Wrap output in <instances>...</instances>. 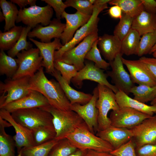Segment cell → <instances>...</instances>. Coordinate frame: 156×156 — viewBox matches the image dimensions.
<instances>
[{"label":"cell","mask_w":156,"mask_h":156,"mask_svg":"<svg viewBox=\"0 0 156 156\" xmlns=\"http://www.w3.org/2000/svg\"><path fill=\"white\" fill-rule=\"evenodd\" d=\"M93 94L91 99L87 103L83 105L77 103L71 105L70 109L82 118L89 130L94 134L98 130L99 112L96 107V103L99 96L97 87L94 89Z\"/></svg>","instance_id":"14"},{"label":"cell","mask_w":156,"mask_h":156,"mask_svg":"<svg viewBox=\"0 0 156 156\" xmlns=\"http://www.w3.org/2000/svg\"><path fill=\"white\" fill-rule=\"evenodd\" d=\"M11 114L16 122L31 130L41 126H53L51 114L41 108L20 109Z\"/></svg>","instance_id":"7"},{"label":"cell","mask_w":156,"mask_h":156,"mask_svg":"<svg viewBox=\"0 0 156 156\" xmlns=\"http://www.w3.org/2000/svg\"><path fill=\"white\" fill-rule=\"evenodd\" d=\"M130 93L133 94V99L145 103L152 101L156 96V86H151L144 84L135 86L131 89Z\"/></svg>","instance_id":"32"},{"label":"cell","mask_w":156,"mask_h":156,"mask_svg":"<svg viewBox=\"0 0 156 156\" xmlns=\"http://www.w3.org/2000/svg\"></svg>","instance_id":"57"},{"label":"cell","mask_w":156,"mask_h":156,"mask_svg":"<svg viewBox=\"0 0 156 156\" xmlns=\"http://www.w3.org/2000/svg\"><path fill=\"white\" fill-rule=\"evenodd\" d=\"M10 126L9 122L0 117V156H15V141L5 130Z\"/></svg>","instance_id":"27"},{"label":"cell","mask_w":156,"mask_h":156,"mask_svg":"<svg viewBox=\"0 0 156 156\" xmlns=\"http://www.w3.org/2000/svg\"><path fill=\"white\" fill-rule=\"evenodd\" d=\"M31 90L36 91L43 95L50 105L57 109L71 110V104L59 83L53 79L49 80L41 67L29 80Z\"/></svg>","instance_id":"1"},{"label":"cell","mask_w":156,"mask_h":156,"mask_svg":"<svg viewBox=\"0 0 156 156\" xmlns=\"http://www.w3.org/2000/svg\"><path fill=\"white\" fill-rule=\"evenodd\" d=\"M86 151L77 149L76 151L68 156H85Z\"/></svg>","instance_id":"51"},{"label":"cell","mask_w":156,"mask_h":156,"mask_svg":"<svg viewBox=\"0 0 156 156\" xmlns=\"http://www.w3.org/2000/svg\"><path fill=\"white\" fill-rule=\"evenodd\" d=\"M141 36L132 29L121 41V52L127 56L137 55Z\"/></svg>","instance_id":"31"},{"label":"cell","mask_w":156,"mask_h":156,"mask_svg":"<svg viewBox=\"0 0 156 156\" xmlns=\"http://www.w3.org/2000/svg\"><path fill=\"white\" fill-rule=\"evenodd\" d=\"M133 18L123 13L118 24L115 26L114 35L122 41L131 29Z\"/></svg>","instance_id":"39"},{"label":"cell","mask_w":156,"mask_h":156,"mask_svg":"<svg viewBox=\"0 0 156 156\" xmlns=\"http://www.w3.org/2000/svg\"><path fill=\"white\" fill-rule=\"evenodd\" d=\"M85 156H116L110 153L99 152L91 150L86 151Z\"/></svg>","instance_id":"50"},{"label":"cell","mask_w":156,"mask_h":156,"mask_svg":"<svg viewBox=\"0 0 156 156\" xmlns=\"http://www.w3.org/2000/svg\"><path fill=\"white\" fill-rule=\"evenodd\" d=\"M18 64L15 59L6 54L4 51L0 52V74L12 78L18 70Z\"/></svg>","instance_id":"35"},{"label":"cell","mask_w":156,"mask_h":156,"mask_svg":"<svg viewBox=\"0 0 156 156\" xmlns=\"http://www.w3.org/2000/svg\"><path fill=\"white\" fill-rule=\"evenodd\" d=\"M0 117L9 122L14 127L16 134L13 137L18 153L23 147L34 146L31 130L16 122L10 113L0 109Z\"/></svg>","instance_id":"17"},{"label":"cell","mask_w":156,"mask_h":156,"mask_svg":"<svg viewBox=\"0 0 156 156\" xmlns=\"http://www.w3.org/2000/svg\"><path fill=\"white\" fill-rule=\"evenodd\" d=\"M85 64L84 67L78 71L76 75L71 80V82L77 88H81L83 81L88 80L107 86L115 94L119 91L114 85L109 82L107 79L108 76L103 70L96 67L92 62H86Z\"/></svg>","instance_id":"12"},{"label":"cell","mask_w":156,"mask_h":156,"mask_svg":"<svg viewBox=\"0 0 156 156\" xmlns=\"http://www.w3.org/2000/svg\"><path fill=\"white\" fill-rule=\"evenodd\" d=\"M50 105L48 100L43 95L31 90L26 96L9 103L2 108L11 113L19 109L36 107L42 108Z\"/></svg>","instance_id":"19"},{"label":"cell","mask_w":156,"mask_h":156,"mask_svg":"<svg viewBox=\"0 0 156 156\" xmlns=\"http://www.w3.org/2000/svg\"><path fill=\"white\" fill-rule=\"evenodd\" d=\"M156 43V30L145 34L141 38L137 55L142 57L149 53Z\"/></svg>","instance_id":"38"},{"label":"cell","mask_w":156,"mask_h":156,"mask_svg":"<svg viewBox=\"0 0 156 156\" xmlns=\"http://www.w3.org/2000/svg\"><path fill=\"white\" fill-rule=\"evenodd\" d=\"M131 29L140 36L156 30V14L144 10L133 19Z\"/></svg>","instance_id":"26"},{"label":"cell","mask_w":156,"mask_h":156,"mask_svg":"<svg viewBox=\"0 0 156 156\" xmlns=\"http://www.w3.org/2000/svg\"><path fill=\"white\" fill-rule=\"evenodd\" d=\"M97 42L98 39L94 42L91 48L86 55L85 59L94 62L95 66L96 67L102 69L106 70L110 66V64L102 58L98 47Z\"/></svg>","instance_id":"40"},{"label":"cell","mask_w":156,"mask_h":156,"mask_svg":"<svg viewBox=\"0 0 156 156\" xmlns=\"http://www.w3.org/2000/svg\"><path fill=\"white\" fill-rule=\"evenodd\" d=\"M29 39L40 51L43 58L42 67L45 68L46 73L51 75L55 69L54 67L55 52L63 46L60 39L55 38L52 42L48 43L39 42L33 38Z\"/></svg>","instance_id":"21"},{"label":"cell","mask_w":156,"mask_h":156,"mask_svg":"<svg viewBox=\"0 0 156 156\" xmlns=\"http://www.w3.org/2000/svg\"><path fill=\"white\" fill-rule=\"evenodd\" d=\"M108 3L119 6L123 13L133 18L144 10L141 0H111Z\"/></svg>","instance_id":"28"},{"label":"cell","mask_w":156,"mask_h":156,"mask_svg":"<svg viewBox=\"0 0 156 156\" xmlns=\"http://www.w3.org/2000/svg\"><path fill=\"white\" fill-rule=\"evenodd\" d=\"M156 103V96L154 99L151 102V105H153Z\"/></svg>","instance_id":"54"},{"label":"cell","mask_w":156,"mask_h":156,"mask_svg":"<svg viewBox=\"0 0 156 156\" xmlns=\"http://www.w3.org/2000/svg\"><path fill=\"white\" fill-rule=\"evenodd\" d=\"M30 77L27 76L15 79L8 78L4 82L0 81V109L22 98L30 92Z\"/></svg>","instance_id":"5"},{"label":"cell","mask_w":156,"mask_h":156,"mask_svg":"<svg viewBox=\"0 0 156 156\" xmlns=\"http://www.w3.org/2000/svg\"><path fill=\"white\" fill-rule=\"evenodd\" d=\"M23 27L15 26L9 31L2 32L0 31L1 50H9L15 45L19 38Z\"/></svg>","instance_id":"30"},{"label":"cell","mask_w":156,"mask_h":156,"mask_svg":"<svg viewBox=\"0 0 156 156\" xmlns=\"http://www.w3.org/2000/svg\"><path fill=\"white\" fill-rule=\"evenodd\" d=\"M77 149L65 138L58 141L51 150L48 156H68Z\"/></svg>","instance_id":"37"},{"label":"cell","mask_w":156,"mask_h":156,"mask_svg":"<svg viewBox=\"0 0 156 156\" xmlns=\"http://www.w3.org/2000/svg\"><path fill=\"white\" fill-rule=\"evenodd\" d=\"M53 9L55 13L56 18L60 20L65 9L67 7L62 0H41Z\"/></svg>","instance_id":"44"},{"label":"cell","mask_w":156,"mask_h":156,"mask_svg":"<svg viewBox=\"0 0 156 156\" xmlns=\"http://www.w3.org/2000/svg\"><path fill=\"white\" fill-rule=\"evenodd\" d=\"M122 55L118 54L113 61L109 62L112 70L107 71L106 74L111 77L112 82L119 90L129 95L131 89L135 85L130 74L124 68L122 59Z\"/></svg>","instance_id":"13"},{"label":"cell","mask_w":156,"mask_h":156,"mask_svg":"<svg viewBox=\"0 0 156 156\" xmlns=\"http://www.w3.org/2000/svg\"><path fill=\"white\" fill-rule=\"evenodd\" d=\"M91 16L86 15L77 11L73 14L64 12L62 18L65 19L66 23L65 28L60 38L63 45L72 39L78 28L86 24Z\"/></svg>","instance_id":"20"},{"label":"cell","mask_w":156,"mask_h":156,"mask_svg":"<svg viewBox=\"0 0 156 156\" xmlns=\"http://www.w3.org/2000/svg\"><path fill=\"white\" fill-rule=\"evenodd\" d=\"M139 59L145 65L156 80V57L142 56Z\"/></svg>","instance_id":"46"},{"label":"cell","mask_w":156,"mask_h":156,"mask_svg":"<svg viewBox=\"0 0 156 156\" xmlns=\"http://www.w3.org/2000/svg\"><path fill=\"white\" fill-rule=\"evenodd\" d=\"M152 55L154 57H156V50L154 51L152 53Z\"/></svg>","instance_id":"55"},{"label":"cell","mask_w":156,"mask_h":156,"mask_svg":"<svg viewBox=\"0 0 156 156\" xmlns=\"http://www.w3.org/2000/svg\"><path fill=\"white\" fill-rule=\"evenodd\" d=\"M110 0H95L93 13L89 21L78 29L72 39L54 53V61L59 60L63 54L78 44L88 36L98 32V25L99 20L98 16L103 10L107 8V3Z\"/></svg>","instance_id":"2"},{"label":"cell","mask_w":156,"mask_h":156,"mask_svg":"<svg viewBox=\"0 0 156 156\" xmlns=\"http://www.w3.org/2000/svg\"><path fill=\"white\" fill-rule=\"evenodd\" d=\"M58 141L55 139L39 145L23 147L20 152L22 156H48Z\"/></svg>","instance_id":"33"},{"label":"cell","mask_w":156,"mask_h":156,"mask_svg":"<svg viewBox=\"0 0 156 156\" xmlns=\"http://www.w3.org/2000/svg\"><path fill=\"white\" fill-rule=\"evenodd\" d=\"M54 67L60 73L62 77L69 84L78 71L74 65L66 63L59 60L54 61Z\"/></svg>","instance_id":"42"},{"label":"cell","mask_w":156,"mask_h":156,"mask_svg":"<svg viewBox=\"0 0 156 156\" xmlns=\"http://www.w3.org/2000/svg\"><path fill=\"white\" fill-rule=\"evenodd\" d=\"M36 0H10V1L14 4H17L22 9L26 6L29 5L30 6L36 5Z\"/></svg>","instance_id":"49"},{"label":"cell","mask_w":156,"mask_h":156,"mask_svg":"<svg viewBox=\"0 0 156 156\" xmlns=\"http://www.w3.org/2000/svg\"><path fill=\"white\" fill-rule=\"evenodd\" d=\"M53 14V9L48 5L43 7L35 5L20 9L16 23L22 22L33 29L39 23L46 26L51 21Z\"/></svg>","instance_id":"9"},{"label":"cell","mask_w":156,"mask_h":156,"mask_svg":"<svg viewBox=\"0 0 156 156\" xmlns=\"http://www.w3.org/2000/svg\"><path fill=\"white\" fill-rule=\"evenodd\" d=\"M31 28L27 26L23 27L21 35L15 45L9 50L8 55L14 58L17 54L23 50H27L32 48V44L27 40L28 33L31 31Z\"/></svg>","instance_id":"36"},{"label":"cell","mask_w":156,"mask_h":156,"mask_svg":"<svg viewBox=\"0 0 156 156\" xmlns=\"http://www.w3.org/2000/svg\"><path fill=\"white\" fill-rule=\"evenodd\" d=\"M97 46L101 54L109 62L117 55L122 54L121 41L114 35L105 34L99 36Z\"/></svg>","instance_id":"23"},{"label":"cell","mask_w":156,"mask_h":156,"mask_svg":"<svg viewBox=\"0 0 156 156\" xmlns=\"http://www.w3.org/2000/svg\"><path fill=\"white\" fill-rule=\"evenodd\" d=\"M42 109L52 115L53 124L56 132L55 139L58 140L66 138L85 123L76 113L72 110H60L51 105Z\"/></svg>","instance_id":"4"},{"label":"cell","mask_w":156,"mask_h":156,"mask_svg":"<svg viewBox=\"0 0 156 156\" xmlns=\"http://www.w3.org/2000/svg\"><path fill=\"white\" fill-rule=\"evenodd\" d=\"M94 0H67L64 3L67 7H71L83 14L91 16L93 13Z\"/></svg>","instance_id":"41"},{"label":"cell","mask_w":156,"mask_h":156,"mask_svg":"<svg viewBox=\"0 0 156 156\" xmlns=\"http://www.w3.org/2000/svg\"><path fill=\"white\" fill-rule=\"evenodd\" d=\"M122 61L127 68L131 78L135 83L151 86H156V80L145 65L139 59L131 60L122 57Z\"/></svg>","instance_id":"16"},{"label":"cell","mask_w":156,"mask_h":156,"mask_svg":"<svg viewBox=\"0 0 156 156\" xmlns=\"http://www.w3.org/2000/svg\"><path fill=\"white\" fill-rule=\"evenodd\" d=\"M16 56L15 59L18 67L12 79L27 76L31 77L42 67L43 58L37 48L23 50Z\"/></svg>","instance_id":"8"},{"label":"cell","mask_w":156,"mask_h":156,"mask_svg":"<svg viewBox=\"0 0 156 156\" xmlns=\"http://www.w3.org/2000/svg\"><path fill=\"white\" fill-rule=\"evenodd\" d=\"M156 50V43L155 44V45L153 47L150 53H149V54H152V53Z\"/></svg>","instance_id":"53"},{"label":"cell","mask_w":156,"mask_h":156,"mask_svg":"<svg viewBox=\"0 0 156 156\" xmlns=\"http://www.w3.org/2000/svg\"><path fill=\"white\" fill-rule=\"evenodd\" d=\"M137 156H156V144H146L135 148Z\"/></svg>","instance_id":"45"},{"label":"cell","mask_w":156,"mask_h":156,"mask_svg":"<svg viewBox=\"0 0 156 156\" xmlns=\"http://www.w3.org/2000/svg\"><path fill=\"white\" fill-rule=\"evenodd\" d=\"M31 131L34 146L45 143L55 138L56 132L53 126L40 127Z\"/></svg>","instance_id":"34"},{"label":"cell","mask_w":156,"mask_h":156,"mask_svg":"<svg viewBox=\"0 0 156 156\" xmlns=\"http://www.w3.org/2000/svg\"><path fill=\"white\" fill-rule=\"evenodd\" d=\"M115 97L120 108L129 107L150 116L156 112V103L151 105H146L131 98L120 90L115 94Z\"/></svg>","instance_id":"25"},{"label":"cell","mask_w":156,"mask_h":156,"mask_svg":"<svg viewBox=\"0 0 156 156\" xmlns=\"http://www.w3.org/2000/svg\"><path fill=\"white\" fill-rule=\"evenodd\" d=\"M0 6L5 18L4 29V32L16 26L19 10L15 4L10 1L0 0Z\"/></svg>","instance_id":"29"},{"label":"cell","mask_w":156,"mask_h":156,"mask_svg":"<svg viewBox=\"0 0 156 156\" xmlns=\"http://www.w3.org/2000/svg\"><path fill=\"white\" fill-rule=\"evenodd\" d=\"M131 129L136 148L146 144H156V115L144 120Z\"/></svg>","instance_id":"15"},{"label":"cell","mask_w":156,"mask_h":156,"mask_svg":"<svg viewBox=\"0 0 156 156\" xmlns=\"http://www.w3.org/2000/svg\"><path fill=\"white\" fill-rule=\"evenodd\" d=\"M98 32L88 36L77 46L65 52L59 60L75 66L78 71L85 66L84 59L94 42L99 38Z\"/></svg>","instance_id":"10"},{"label":"cell","mask_w":156,"mask_h":156,"mask_svg":"<svg viewBox=\"0 0 156 156\" xmlns=\"http://www.w3.org/2000/svg\"><path fill=\"white\" fill-rule=\"evenodd\" d=\"M108 13L112 18L120 19L122 16V12L121 8L119 6L115 5L109 8Z\"/></svg>","instance_id":"48"},{"label":"cell","mask_w":156,"mask_h":156,"mask_svg":"<svg viewBox=\"0 0 156 156\" xmlns=\"http://www.w3.org/2000/svg\"><path fill=\"white\" fill-rule=\"evenodd\" d=\"M96 135L117 149L131 139L133 136L131 129L110 126L102 131H98Z\"/></svg>","instance_id":"22"},{"label":"cell","mask_w":156,"mask_h":156,"mask_svg":"<svg viewBox=\"0 0 156 156\" xmlns=\"http://www.w3.org/2000/svg\"><path fill=\"white\" fill-rule=\"evenodd\" d=\"M5 20V18L4 15L1 10L0 11V22H2Z\"/></svg>","instance_id":"52"},{"label":"cell","mask_w":156,"mask_h":156,"mask_svg":"<svg viewBox=\"0 0 156 156\" xmlns=\"http://www.w3.org/2000/svg\"><path fill=\"white\" fill-rule=\"evenodd\" d=\"M97 87L99 96L96 103L98 110V130L102 131L111 126V121L107 116L109 111H116L120 107L116 101L115 94L107 86L98 84Z\"/></svg>","instance_id":"6"},{"label":"cell","mask_w":156,"mask_h":156,"mask_svg":"<svg viewBox=\"0 0 156 156\" xmlns=\"http://www.w3.org/2000/svg\"><path fill=\"white\" fill-rule=\"evenodd\" d=\"M65 27V24L62 23L60 20L54 18L48 25H37L28 33V37L31 38L36 37L42 42H50L53 38L60 39Z\"/></svg>","instance_id":"18"},{"label":"cell","mask_w":156,"mask_h":156,"mask_svg":"<svg viewBox=\"0 0 156 156\" xmlns=\"http://www.w3.org/2000/svg\"><path fill=\"white\" fill-rule=\"evenodd\" d=\"M135 148V144L132 139L118 148L114 150L110 153L116 156H137Z\"/></svg>","instance_id":"43"},{"label":"cell","mask_w":156,"mask_h":156,"mask_svg":"<svg viewBox=\"0 0 156 156\" xmlns=\"http://www.w3.org/2000/svg\"><path fill=\"white\" fill-rule=\"evenodd\" d=\"M144 10L152 13L156 14V1L141 0Z\"/></svg>","instance_id":"47"},{"label":"cell","mask_w":156,"mask_h":156,"mask_svg":"<svg viewBox=\"0 0 156 156\" xmlns=\"http://www.w3.org/2000/svg\"><path fill=\"white\" fill-rule=\"evenodd\" d=\"M51 75L59 83L71 105L77 103L83 105L91 99L92 95L91 94L77 91L71 87L56 69Z\"/></svg>","instance_id":"24"},{"label":"cell","mask_w":156,"mask_h":156,"mask_svg":"<svg viewBox=\"0 0 156 156\" xmlns=\"http://www.w3.org/2000/svg\"><path fill=\"white\" fill-rule=\"evenodd\" d=\"M22 156V155H21V153L20 152L19 153H18V155H17V156Z\"/></svg>","instance_id":"56"},{"label":"cell","mask_w":156,"mask_h":156,"mask_svg":"<svg viewBox=\"0 0 156 156\" xmlns=\"http://www.w3.org/2000/svg\"><path fill=\"white\" fill-rule=\"evenodd\" d=\"M151 116L132 108L125 107L112 111L109 118L111 125L131 129Z\"/></svg>","instance_id":"11"},{"label":"cell","mask_w":156,"mask_h":156,"mask_svg":"<svg viewBox=\"0 0 156 156\" xmlns=\"http://www.w3.org/2000/svg\"><path fill=\"white\" fill-rule=\"evenodd\" d=\"M66 138L77 149L83 151L91 150L110 153L114 150L109 143L91 132L85 123Z\"/></svg>","instance_id":"3"}]
</instances>
